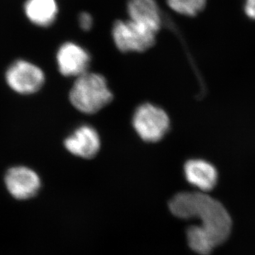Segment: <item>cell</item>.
<instances>
[{
	"label": "cell",
	"mask_w": 255,
	"mask_h": 255,
	"mask_svg": "<svg viewBox=\"0 0 255 255\" xmlns=\"http://www.w3.org/2000/svg\"><path fill=\"white\" fill-rule=\"evenodd\" d=\"M5 78L10 88L22 95L37 92L45 81L43 71L34 64L24 60L12 63L7 69Z\"/></svg>",
	"instance_id": "5b68a950"
},
{
	"label": "cell",
	"mask_w": 255,
	"mask_h": 255,
	"mask_svg": "<svg viewBox=\"0 0 255 255\" xmlns=\"http://www.w3.org/2000/svg\"><path fill=\"white\" fill-rule=\"evenodd\" d=\"M24 9L31 22L47 27L56 19L58 7L56 0H27Z\"/></svg>",
	"instance_id": "8fae6325"
},
{
	"label": "cell",
	"mask_w": 255,
	"mask_h": 255,
	"mask_svg": "<svg viewBox=\"0 0 255 255\" xmlns=\"http://www.w3.org/2000/svg\"><path fill=\"white\" fill-rule=\"evenodd\" d=\"M64 144L66 149L75 156L92 158L101 148V138L94 128L83 126L70 135Z\"/></svg>",
	"instance_id": "ba28073f"
},
{
	"label": "cell",
	"mask_w": 255,
	"mask_h": 255,
	"mask_svg": "<svg viewBox=\"0 0 255 255\" xmlns=\"http://www.w3.org/2000/svg\"><path fill=\"white\" fill-rule=\"evenodd\" d=\"M169 209L177 218L198 219L203 229L218 246L231 234V218L221 202L204 192H181L172 197Z\"/></svg>",
	"instance_id": "6da1fadb"
},
{
	"label": "cell",
	"mask_w": 255,
	"mask_h": 255,
	"mask_svg": "<svg viewBox=\"0 0 255 255\" xmlns=\"http://www.w3.org/2000/svg\"><path fill=\"white\" fill-rule=\"evenodd\" d=\"M79 22H80V26L82 29L88 31L92 27L93 20L88 12H82L79 17Z\"/></svg>",
	"instance_id": "5bb4252c"
},
{
	"label": "cell",
	"mask_w": 255,
	"mask_h": 255,
	"mask_svg": "<svg viewBox=\"0 0 255 255\" xmlns=\"http://www.w3.org/2000/svg\"><path fill=\"white\" fill-rule=\"evenodd\" d=\"M187 182L202 192L213 189L217 182V172L214 166L204 160H190L184 166Z\"/></svg>",
	"instance_id": "9c48e42d"
},
{
	"label": "cell",
	"mask_w": 255,
	"mask_h": 255,
	"mask_svg": "<svg viewBox=\"0 0 255 255\" xmlns=\"http://www.w3.org/2000/svg\"><path fill=\"white\" fill-rule=\"evenodd\" d=\"M4 182L10 195L19 201L34 197L41 188V179L37 172L22 166L7 170Z\"/></svg>",
	"instance_id": "8992f818"
},
{
	"label": "cell",
	"mask_w": 255,
	"mask_h": 255,
	"mask_svg": "<svg viewBox=\"0 0 255 255\" xmlns=\"http://www.w3.org/2000/svg\"><path fill=\"white\" fill-rule=\"evenodd\" d=\"M206 0H167L175 12L186 16H196L206 6Z\"/></svg>",
	"instance_id": "4fadbf2b"
},
{
	"label": "cell",
	"mask_w": 255,
	"mask_h": 255,
	"mask_svg": "<svg viewBox=\"0 0 255 255\" xmlns=\"http://www.w3.org/2000/svg\"><path fill=\"white\" fill-rule=\"evenodd\" d=\"M157 32L132 20L118 21L114 25L113 37L121 52H144L154 44Z\"/></svg>",
	"instance_id": "3957f363"
},
{
	"label": "cell",
	"mask_w": 255,
	"mask_h": 255,
	"mask_svg": "<svg viewBox=\"0 0 255 255\" xmlns=\"http://www.w3.org/2000/svg\"><path fill=\"white\" fill-rule=\"evenodd\" d=\"M187 238L190 248L199 255H210L217 246L211 236L199 226H191L187 229Z\"/></svg>",
	"instance_id": "7c38bea8"
},
{
	"label": "cell",
	"mask_w": 255,
	"mask_h": 255,
	"mask_svg": "<svg viewBox=\"0 0 255 255\" xmlns=\"http://www.w3.org/2000/svg\"><path fill=\"white\" fill-rule=\"evenodd\" d=\"M128 12L130 20L158 32L161 27L159 7L155 0H128Z\"/></svg>",
	"instance_id": "30bf717a"
},
{
	"label": "cell",
	"mask_w": 255,
	"mask_h": 255,
	"mask_svg": "<svg viewBox=\"0 0 255 255\" xmlns=\"http://www.w3.org/2000/svg\"><path fill=\"white\" fill-rule=\"evenodd\" d=\"M245 11L248 17L255 19V0H246Z\"/></svg>",
	"instance_id": "9a60e30c"
},
{
	"label": "cell",
	"mask_w": 255,
	"mask_h": 255,
	"mask_svg": "<svg viewBox=\"0 0 255 255\" xmlns=\"http://www.w3.org/2000/svg\"><path fill=\"white\" fill-rule=\"evenodd\" d=\"M57 65L61 73L66 76H79L87 72L90 55L86 50L73 42H66L57 54Z\"/></svg>",
	"instance_id": "52a82bcc"
},
{
	"label": "cell",
	"mask_w": 255,
	"mask_h": 255,
	"mask_svg": "<svg viewBox=\"0 0 255 255\" xmlns=\"http://www.w3.org/2000/svg\"><path fill=\"white\" fill-rule=\"evenodd\" d=\"M112 99L113 94L106 79L96 73L86 72L77 77L70 92V101L74 107L87 115L101 111Z\"/></svg>",
	"instance_id": "7a4b0ae2"
},
{
	"label": "cell",
	"mask_w": 255,
	"mask_h": 255,
	"mask_svg": "<svg viewBox=\"0 0 255 255\" xmlns=\"http://www.w3.org/2000/svg\"><path fill=\"white\" fill-rule=\"evenodd\" d=\"M132 125L135 131L146 142L160 141L169 128L170 121L162 109L152 104H143L135 111Z\"/></svg>",
	"instance_id": "277c9868"
}]
</instances>
